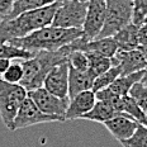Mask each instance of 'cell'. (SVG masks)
<instances>
[{
	"label": "cell",
	"mask_w": 147,
	"mask_h": 147,
	"mask_svg": "<svg viewBox=\"0 0 147 147\" xmlns=\"http://www.w3.org/2000/svg\"><path fill=\"white\" fill-rule=\"evenodd\" d=\"M86 55L89 57V62H90L89 71L95 76V79L113 66V60H112L113 57L110 59V57L98 55V53H86Z\"/></svg>",
	"instance_id": "obj_21"
},
{
	"label": "cell",
	"mask_w": 147,
	"mask_h": 147,
	"mask_svg": "<svg viewBox=\"0 0 147 147\" xmlns=\"http://www.w3.org/2000/svg\"><path fill=\"white\" fill-rule=\"evenodd\" d=\"M137 50H138L141 53H142V56L145 57V60L147 61V45H140Z\"/></svg>",
	"instance_id": "obj_32"
},
{
	"label": "cell",
	"mask_w": 147,
	"mask_h": 147,
	"mask_svg": "<svg viewBox=\"0 0 147 147\" xmlns=\"http://www.w3.org/2000/svg\"><path fill=\"white\" fill-rule=\"evenodd\" d=\"M121 143L123 147H147V127L138 123L134 133Z\"/></svg>",
	"instance_id": "obj_24"
},
{
	"label": "cell",
	"mask_w": 147,
	"mask_h": 147,
	"mask_svg": "<svg viewBox=\"0 0 147 147\" xmlns=\"http://www.w3.org/2000/svg\"><path fill=\"white\" fill-rule=\"evenodd\" d=\"M82 36V29L61 28L50 24L41 29H37L23 38L11 39L8 43L15 47L23 48L29 52L38 51H57L66 45H70L75 39Z\"/></svg>",
	"instance_id": "obj_2"
},
{
	"label": "cell",
	"mask_w": 147,
	"mask_h": 147,
	"mask_svg": "<svg viewBox=\"0 0 147 147\" xmlns=\"http://www.w3.org/2000/svg\"><path fill=\"white\" fill-rule=\"evenodd\" d=\"M103 124L109 131V133L121 142V141L129 138L134 133L137 125H138V122L133 119L131 115L119 112L118 114H115L113 118L104 122Z\"/></svg>",
	"instance_id": "obj_12"
},
{
	"label": "cell",
	"mask_w": 147,
	"mask_h": 147,
	"mask_svg": "<svg viewBox=\"0 0 147 147\" xmlns=\"http://www.w3.org/2000/svg\"><path fill=\"white\" fill-rule=\"evenodd\" d=\"M56 1H62V0H14L11 10L9 11V14L4 19H10V18L17 17V15L22 14L24 11H29V10H34V9L47 7V5L53 4Z\"/></svg>",
	"instance_id": "obj_20"
},
{
	"label": "cell",
	"mask_w": 147,
	"mask_h": 147,
	"mask_svg": "<svg viewBox=\"0 0 147 147\" xmlns=\"http://www.w3.org/2000/svg\"><path fill=\"white\" fill-rule=\"evenodd\" d=\"M113 66H118L121 75H129L145 70L147 61L138 50L132 51H117L113 57Z\"/></svg>",
	"instance_id": "obj_13"
},
{
	"label": "cell",
	"mask_w": 147,
	"mask_h": 147,
	"mask_svg": "<svg viewBox=\"0 0 147 147\" xmlns=\"http://www.w3.org/2000/svg\"><path fill=\"white\" fill-rule=\"evenodd\" d=\"M70 67V66H69ZM95 76L89 70L78 71L70 67L69 70V99H72L75 95L85 90H91Z\"/></svg>",
	"instance_id": "obj_15"
},
{
	"label": "cell",
	"mask_w": 147,
	"mask_h": 147,
	"mask_svg": "<svg viewBox=\"0 0 147 147\" xmlns=\"http://www.w3.org/2000/svg\"><path fill=\"white\" fill-rule=\"evenodd\" d=\"M129 95L136 100V103L141 107L143 112L147 113V84L138 81L131 88Z\"/></svg>",
	"instance_id": "obj_27"
},
{
	"label": "cell",
	"mask_w": 147,
	"mask_h": 147,
	"mask_svg": "<svg viewBox=\"0 0 147 147\" xmlns=\"http://www.w3.org/2000/svg\"><path fill=\"white\" fill-rule=\"evenodd\" d=\"M70 51H82L85 53H98L107 57H114L117 53L118 47L113 37H105V38H95L91 41H84L81 38L75 39L70 45H67Z\"/></svg>",
	"instance_id": "obj_10"
},
{
	"label": "cell",
	"mask_w": 147,
	"mask_h": 147,
	"mask_svg": "<svg viewBox=\"0 0 147 147\" xmlns=\"http://www.w3.org/2000/svg\"><path fill=\"white\" fill-rule=\"evenodd\" d=\"M132 0H107L105 20L98 38L113 37L122 28L132 23Z\"/></svg>",
	"instance_id": "obj_4"
},
{
	"label": "cell",
	"mask_w": 147,
	"mask_h": 147,
	"mask_svg": "<svg viewBox=\"0 0 147 147\" xmlns=\"http://www.w3.org/2000/svg\"><path fill=\"white\" fill-rule=\"evenodd\" d=\"M118 112L131 115L138 123L147 127V113L141 109V107L136 103V100L131 95H125L121 98V102L118 104Z\"/></svg>",
	"instance_id": "obj_19"
},
{
	"label": "cell",
	"mask_w": 147,
	"mask_h": 147,
	"mask_svg": "<svg viewBox=\"0 0 147 147\" xmlns=\"http://www.w3.org/2000/svg\"><path fill=\"white\" fill-rule=\"evenodd\" d=\"M119 112H117L113 108L110 104L103 102V100H98L94 107L89 110L88 113H85L81 117V119H86V121H93V122H98V123H104L108 119L113 118L115 114H118Z\"/></svg>",
	"instance_id": "obj_17"
},
{
	"label": "cell",
	"mask_w": 147,
	"mask_h": 147,
	"mask_svg": "<svg viewBox=\"0 0 147 147\" xmlns=\"http://www.w3.org/2000/svg\"><path fill=\"white\" fill-rule=\"evenodd\" d=\"M143 78V70L138 72H133L129 75H121L115 79L112 84L109 85V89L114 94H117L119 96H125L129 95V90L136 82L142 80Z\"/></svg>",
	"instance_id": "obj_18"
},
{
	"label": "cell",
	"mask_w": 147,
	"mask_h": 147,
	"mask_svg": "<svg viewBox=\"0 0 147 147\" xmlns=\"http://www.w3.org/2000/svg\"><path fill=\"white\" fill-rule=\"evenodd\" d=\"M66 119L60 115H50L46 113L41 112V109L36 105V103L27 96L22 103L17 115H15L13 124L9 128L10 131H17L27 128L30 125L42 124V123H53V122H65Z\"/></svg>",
	"instance_id": "obj_7"
},
{
	"label": "cell",
	"mask_w": 147,
	"mask_h": 147,
	"mask_svg": "<svg viewBox=\"0 0 147 147\" xmlns=\"http://www.w3.org/2000/svg\"><path fill=\"white\" fill-rule=\"evenodd\" d=\"M9 65H10V60L0 57V76H3V74L7 71V69L9 67Z\"/></svg>",
	"instance_id": "obj_31"
},
{
	"label": "cell",
	"mask_w": 147,
	"mask_h": 147,
	"mask_svg": "<svg viewBox=\"0 0 147 147\" xmlns=\"http://www.w3.org/2000/svg\"><path fill=\"white\" fill-rule=\"evenodd\" d=\"M14 0H0V19H4L11 10Z\"/></svg>",
	"instance_id": "obj_29"
},
{
	"label": "cell",
	"mask_w": 147,
	"mask_h": 147,
	"mask_svg": "<svg viewBox=\"0 0 147 147\" xmlns=\"http://www.w3.org/2000/svg\"><path fill=\"white\" fill-rule=\"evenodd\" d=\"M69 62L52 67L43 81V88L59 98H69Z\"/></svg>",
	"instance_id": "obj_11"
},
{
	"label": "cell",
	"mask_w": 147,
	"mask_h": 147,
	"mask_svg": "<svg viewBox=\"0 0 147 147\" xmlns=\"http://www.w3.org/2000/svg\"><path fill=\"white\" fill-rule=\"evenodd\" d=\"M138 43L147 45V20H145V22L138 27Z\"/></svg>",
	"instance_id": "obj_30"
},
{
	"label": "cell",
	"mask_w": 147,
	"mask_h": 147,
	"mask_svg": "<svg viewBox=\"0 0 147 147\" xmlns=\"http://www.w3.org/2000/svg\"><path fill=\"white\" fill-rule=\"evenodd\" d=\"M86 8L88 1L63 0L60 3L51 24L61 28L82 29L85 17H86Z\"/></svg>",
	"instance_id": "obj_6"
},
{
	"label": "cell",
	"mask_w": 147,
	"mask_h": 147,
	"mask_svg": "<svg viewBox=\"0 0 147 147\" xmlns=\"http://www.w3.org/2000/svg\"><path fill=\"white\" fill-rule=\"evenodd\" d=\"M23 75H24V70L22 65V60H18L17 62H10L7 71L3 74V76H0V78L7 82H10V84H20Z\"/></svg>",
	"instance_id": "obj_26"
},
{
	"label": "cell",
	"mask_w": 147,
	"mask_h": 147,
	"mask_svg": "<svg viewBox=\"0 0 147 147\" xmlns=\"http://www.w3.org/2000/svg\"><path fill=\"white\" fill-rule=\"evenodd\" d=\"M60 3L61 1H56L47 7L24 11L14 18L1 20L0 22V42L8 43L11 39L23 38L37 29L50 26Z\"/></svg>",
	"instance_id": "obj_1"
},
{
	"label": "cell",
	"mask_w": 147,
	"mask_h": 147,
	"mask_svg": "<svg viewBox=\"0 0 147 147\" xmlns=\"http://www.w3.org/2000/svg\"><path fill=\"white\" fill-rule=\"evenodd\" d=\"M96 102V95L93 90H85L75 95L70 99L69 107H67L65 118L67 119H81V117L88 113L94 107Z\"/></svg>",
	"instance_id": "obj_14"
},
{
	"label": "cell",
	"mask_w": 147,
	"mask_h": 147,
	"mask_svg": "<svg viewBox=\"0 0 147 147\" xmlns=\"http://www.w3.org/2000/svg\"><path fill=\"white\" fill-rule=\"evenodd\" d=\"M118 51H132L138 48V27L133 23H129L117 32L114 36Z\"/></svg>",
	"instance_id": "obj_16"
},
{
	"label": "cell",
	"mask_w": 147,
	"mask_h": 147,
	"mask_svg": "<svg viewBox=\"0 0 147 147\" xmlns=\"http://www.w3.org/2000/svg\"><path fill=\"white\" fill-rule=\"evenodd\" d=\"M142 82H145V84H147V66L145 67V70H143V78L142 80H141Z\"/></svg>",
	"instance_id": "obj_33"
},
{
	"label": "cell",
	"mask_w": 147,
	"mask_h": 147,
	"mask_svg": "<svg viewBox=\"0 0 147 147\" xmlns=\"http://www.w3.org/2000/svg\"><path fill=\"white\" fill-rule=\"evenodd\" d=\"M0 22H1V19H0Z\"/></svg>",
	"instance_id": "obj_35"
},
{
	"label": "cell",
	"mask_w": 147,
	"mask_h": 147,
	"mask_svg": "<svg viewBox=\"0 0 147 147\" xmlns=\"http://www.w3.org/2000/svg\"><path fill=\"white\" fill-rule=\"evenodd\" d=\"M107 11V0H88L86 17L82 26V36L84 41H91L99 36L104 26Z\"/></svg>",
	"instance_id": "obj_8"
},
{
	"label": "cell",
	"mask_w": 147,
	"mask_h": 147,
	"mask_svg": "<svg viewBox=\"0 0 147 147\" xmlns=\"http://www.w3.org/2000/svg\"><path fill=\"white\" fill-rule=\"evenodd\" d=\"M70 53L69 46H63L57 51H38L34 52L30 59L22 60L24 70L20 85L26 88L27 91L34 90L43 86V81L48 72L59 63L67 62Z\"/></svg>",
	"instance_id": "obj_3"
},
{
	"label": "cell",
	"mask_w": 147,
	"mask_h": 147,
	"mask_svg": "<svg viewBox=\"0 0 147 147\" xmlns=\"http://www.w3.org/2000/svg\"><path fill=\"white\" fill-rule=\"evenodd\" d=\"M67 62L71 69L78 70V71H86L90 66L88 55L82 51H70Z\"/></svg>",
	"instance_id": "obj_25"
},
{
	"label": "cell",
	"mask_w": 147,
	"mask_h": 147,
	"mask_svg": "<svg viewBox=\"0 0 147 147\" xmlns=\"http://www.w3.org/2000/svg\"><path fill=\"white\" fill-rule=\"evenodd\" d=\"M82 1H88V0H82Z\"/></svg>",
	"instance_id": "obj_34"
},
{
	"label": "cell",
	"mask_w": 147,
	"mask_h": 147,
	"mask_svg": "<svg viewBox=\"0 0 147 147\" xmlns=\"http://www.w3.org/2000/svg\"><path fill=\"white\" fill-rule=\"evenodd\" d=\"M133 3V17L132 23L140 27L147 20V0H132Z\"/></svg>",
	"instance_id": "obj_28"
},
{
	"label": "cell",
	"mask_w": 147,
	"mask_h": 147,
	"mask_svg": "<svg viewBox=\"0 0 147 147\" xmlns=\"http://www.w3.org/2000/svg\"><path fill=\"white\" fill-rule=\"evenodd\" d=\"M28 96L36 103V105L41 109V112L50 115H60L65 118L67 107L70 103L69 98H59L51 94L43 86L28 91Z\"/></svg>",
	"instance_id": "obj_9"
},
{
	"label": "cell",
	"mask_w": 147,
	"mask_h": 147,
	"mask_svg": "<svg viewBox=\"0 0 147 147\" xmlns=\"http://www.w3.org/2000/svg\"><path fill=\"white\" fill-rule=\"evenodd\" d=\"M28 96V91L20 84H10L0 78V118L4 125L11 127L13 121L24 99Z\"/></svg>",
	"instance_id": "obj_5"
},
{
	"label": "cell",
	"mask_w": 147,
	"mask_h": 147,
	"mask_svg": "<svg viewBox=\"0 0 147 147\" xmlns=\"http://www.w3.org/2000/svg\"><path fill=\"white\" fill-rule=\"evenodd\" d=\"M34 55V52H29L23 48L15 47L10 43L0 42V57L9 60H28Z\"/></svg>",
	"instance_id": "obj_22"
},
{
	"label": "cell",
	"mask_w": 147,
	"mask_h": 147,
	"mask_svg": "<svg viewBox=\"0 0 147 147\" xmlns=\"http://www.w3.org/2000/svg\"><path fill=\"white\" fill-rule=\"evenodd\" d=\"M118 76H121V70H119V67L112 66L109 70H107L105 72H103L102 75H99L95 80H94L93 89H91V90H93L94 93H96V91L102 90V89L108 88Z\"/></svg>",
	"instance_id": "obj_23"
}]
</instances>
